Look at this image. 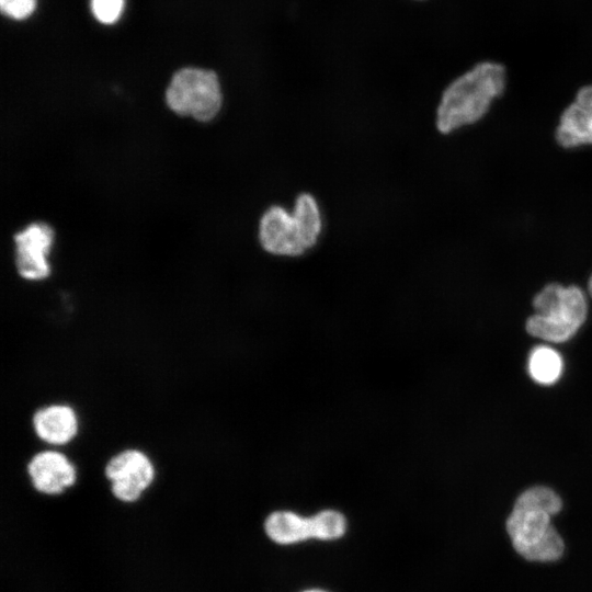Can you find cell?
<instances>
[{
	"instance_id": "cell-16",
	"label": "cell",
	"mask_w": 592,
	"mask_h": 592,
	"mask_svg": "<svg viewBox=\"0 0 592 592\" xmlns=\"http://www.w3.org/2000/svg\"><path fill=\"white\" fill-rule=\"evenodd\" d=\"M36 0H0L3 14L14 20H23L35 10Z\"/></svg>"
},
{
	"instance_id": "cell-3",
	"label": "cell",
	"mask_w": 592,
	"mask_h": 592,
	"mask_svg": "<svg viewBox=\"0 0 592 592\" xmlns=\"http://www.w3.org/2000/svg\"><path fill=\"white\" fill-rule=\"evenodd\" d=\"M536 314L526 321L527 332L550 342L569 340L587 318L583 292L574 285L557 283L545 286L534 298Z\"/></svg>"
},
{
	"instance_id": "cell-7",
	"label": "cell",
	"mask_w": 592,
	"mask_h": 592,
	"mask_svg": "<svg viewBox=\"0 0 592 592\" xmlns=\"http://www.w3.org/2000/svg\"><path fill=\"white\" fill-rule=\"evenodd\" d=\"M54 232L42 221L31 223L13 236L14 263L19 276L29 282H41L50 275L48 254Z\"/></svg>"
},
{
	"instance_id": "cell-14",
	"label": "cell",
	"mask_w": 592,
	"mask_h": 592,
	"mask_svg": "<svg viewBox=\"0 0 592 592\" xmlns=\"http://www.w3.org/2000/svg\"><path fill=\"white\" fill-rule=\"evenodd\" d=\"M310 517L314 539L335 540L341 538L346 532V519L337 510H321L312 514Z\"/></svg>"
},
{
	"instance_id": "cell-9",
	"label": "cell",
	"mask_w": 592,
	"mask_h": 592,
	"mask_svg": "<svg viewBox=\"0 0 592 592\" xmlns=\"http://www.w3.org/2000/svg\"><path fill=\"white\" fill-rule=\"evenodd\" d=\"M31 428L42 444L60 448L78 437L81 420L78 410L71 403L54 401L34 410L31 415Z\"/></svg>"
},
{
	"instance_id": "cell-1",
	"label": "cell",
	"mask_w": 592,
	"mask_h": 592,
	"mask_svg": "<svg viewBox=\"0 0 592 592\" xmlns=\"http://www.w3.org/2000/svg\"><path fill=\"white\" fill-rule=\"evenodd\" d=\"M562 509L560 497L550 488L535 486L515 500L505 528L514 550L532 562H554L565 553V542L551 522Z\"/></svg>"
},
{
	"instance_id": "cell-17",
	"label": "cell",
	"mask_w": 592,
	"mask_h": 592,
	"mask_svg": "<svg viewBox=\"0 0 592 592\" xmlns=\"http://www.w3.org/2000/svg\"><path fill=\"white\" fill-rule=\"evenodd\" d=\"M301 592H329V591H326V590H322V589H307V590H304Z\"/></svg>"
},
{
	"instance_id": "cell-6",
	"label": "cell",
	"mask_w": 592,
	"mask_h": 592,
	"mask_svg": "<svg viewBox=\"0 0 592 592\" xmlns=\"http://www.w3.org/2000/svg\"><path fill=\"white\" fill-rule=\"evenodd\" d=\"M24 473L31 488L44 497H60L80 479L79 465L67 453L52 447L33 453Z\"/></svg>"
},
{
	"instance_id": "cell-15",
	"label": "cell",
	"mask_w": 592,
	"mask_h": 592,
	"mask_svg": "<svg viewBox=\"0 0 592 592\" xmlns=\"http://www.w3.org/2000/svg\"><path fill=\"white\" fill-rule=\"evenodd\" d=\"M90 7L94 18L104 24L118 20L124 8V0H91Z\"/></svg>"
},
{
	"instance_id": "cell-13",
	"label": "cell",
	"mask_w": 592,
	"mask_h": 592,
	"mask_svg": "<svg viewBox=\"0 0 592 592\" xmlns=\"http://www.w3.org/2000/svg\"><path fill=\"white\" fill-rule=\"evenodd\" d=\"M528 372L532 378L543 385L556 383L562 372V360L551 348L539 345L530 354Z\"/></svg>"
},
{
	"instance_id": "cell-18",
	"label": "cell",
	"mask_w": 592,
	"mask_h": 592,
	"mask_svg": "<svg viewBox=\"0 0 592 592\" xmlns=\"http://www.w3.org/2000/svg\"><path fill=\"white\" fill-rule=\"evenodd\" d=\"M589 293L592 296V275L590 276V280H589Z\"/></svg>"
},
{
	"instance_id": "cell-2",
	"label": "cell",
	"mask_w": 592,
	"mask_h": 592,
	"mask_svg": "<svg viewBox=\"0 0 592 592\" xmlns=\"http://www.w3.org/2000/svg\"><path fill=\"white\" fill-rule=\"evenodd\" d=\"M505 86L503 65L490 60L476 64L443 91L435 116L437 130L446 135L478 122L492 101L503 94Z\"/></svg>"
},
{
	"instance_id": "cell-11",
	"label": "cell",
	"mask_w": 592,
	"mask_h": 592,
	"mask_svg": "<svg viewBox=\"0 0 592 592\" xmlns=\"http://www.w3.org/2000/svg\"><path fill=\"white\" fill-rule=\"evenodd\" d=\"M263 528L269 539L278 545L314 539L311 517L289 510L271 512L264 520Z\"/></svg>"
},
{
	"instance_id": "cell-12",
	"label": "cell",
	"mask_w": 592,
	"mask_h": 592,
	"mask_svg": "<svg viewBox=\"0 0 592 592\" xmlns=\"http://www.w3.org/2000/svg\"><path fill=\"white\" fill-rule=\"evenodd\" d=\"M293 217L297 224L305 249H312L322 232L323 219L316 197L303 192L294 201Z\"/></svg>"
},
{
	"instance_id": "cell-4",
	"label": "cell",
	"mask_w": 592,
	"mask_h": 592,
	"mask_svg": "<svg viewBox=\"0 0 592 592\" xmlns=\"http://www.w3.org/2000/svg\"><path fill=\"white\" fill-rule=\"evenodd\" d=\"M166 103L175 114L207 123L223 106L218 77L210 69L185 67L171 77L166 90Z\"/></svg>"
},
{
	"instance_id": "cell-5",
	"label": "cell",
	"mask_w": 592,
	"mask_h": 592,
	"mask_svg": "<svg viewBox=\"0 0 592 592\" xmlns=\"http://www.w3.org/2000/svg\"><path fill=\"white\" fill-rule=\"evenodd\" d=\"M102 471L112 497L134 504L153 487L159 476L158 463L139 447H125L104 462Z\"/></svg>"
},
{
	"instance_id": "cell-10",
	"label": "cell",
	"mask_w": 592,
	"mask_h": 592,
	"mask_svg": "<svg viewBox=\"0 0 592 592\" xmlns=\"http://www.w3.org/2000/svg\"><path fill=\"white\" fill-rule=\"evenodd\" d=\"M563 148L592 145V84L582 87L562 112L555 133Z\"/></svg>"
},
{
	"instance_id": "cell-8",
	"label": "cell",
	"mask_w": 592,
	"mask_h": 592,
	"mask_svg": "<svg viewBox=\"0 0 592 592\" xmlns=\"http://www.w3.org/2000/svg\"><path fill=\"white\" fill-rule=\"evenodd\" d=\"M258 239L261 248L274 257L296 258L307 252L292 212L282 205H272L263 212Z\"/></svg>"
}]
</instances>
